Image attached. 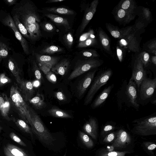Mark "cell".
Instances as JSON below:
<instances>
[{
  "label": "cell",
  "mask_w": 156,
  "mask_h": 156,
  "mask_svg": "<svg viewBox=\"0 0 156 156\" xmlns=\"http://www.w3.org/2000/svg\"><path fill=\"white\" fill-rule=\"evenodd\" d=\"M11 13L17 17L27 30L33 24L40 21L35 5L27 0H22L17 2L12 8Z\"/></svg>",
  "instance_id": "6da1fadb"
},
{
  "label": "cell",
  "mask_w": 156,
  "mask_h": 156,
  "mask_svg": "<svg viewBox=\"0 0 156 156\" xmlns=\"http://www.w3.org/2000/svg\"><path fill=\"white\" fill-rule=\"evenodd\" d=\"M149 51L150 52L156 55V50H149Z\"/></svg>",
  "instance_id": "6125c7cd"
},
{
  "label": "cell",
  "mask_w": 156,
  "mask_h": 156,
  "mask_svg": "<svg viewBox=\"0 0 156 156\" xmlns=\"http://www.w3.org/2000/svg\"><path fill=\"white\" fill-rule=\"evenodd\" d=\"M79 135L82 142L87 147L90 148L93 147V142L87 134L82 132L80 131Z\"/></svg>",
  "instance_id": "e575fe53"
},
{
  "label": "cell",
  "mask_w": 156,
  "mask_h": 156,
  "mask_svg": "<svg viewBox=\"0 0 156 156\" xmlns=\"http://www.w3.org/2000/svg\"><path fill=\"white\" fill-rule=\"evenodd\" d=\"M156 147V145L155 144H152L149 146L147 147L148 150H151L154 149Z\"/></svg>",
  "instance_id": "6f0895ef"
},
{
  "label": "cell",
  "mask_w": 156,
  "mask_h": 156,
  "mask_svg": "<svg viewBox=\"0 0 156 156\" xmlns=\"http://www.w3.org/2000/svg\"><path fill=\"white\" fill-rule=\"evenodd\" d=\"M44 15L55 23L64 26L67 30L70 28L69 22L67 19L50 13L45 14Z\"/></svg>",
  "instance_id": "603a6c76"
},
{
  "label": "cell",
  "mask_w": 156,
  "mask_h": 156,
  "mask_svg": "<svg viewBox=\"0 0 156 156\" xmlns=\"http://www.w3.org/2000/svg\"><path fill=\"white\" fill-rule=\"evenodd\" d=\"M10 99L5 94H0V112L2 116L8 121L11 119L9 116L10 107Z\"/></svg>",
  "instance_id": "2e32d148"
},
{
  "label": "cell",
  "mask_w": 156,
  "mask_h": 156,
  "mask_svg": "<svg viewBox=\"0 0 156 156\" xmlns=\"http://www.w3.org/2000/svg\"><path fill=\"white\" fill-rule=\"evenodd\" d=\"M5 146L9 152L15 156H30L23 150L15 145L8 144Z\"/></svg>",
  "instance_id": "f546056e"
},
{
  "label": "cell",
  "mask_w": 156,
  "mask_h": 156,
  "mask_svg": "<svg viewBox=\"0 0 156 156\" xmlns=\"http://www.w3.org/2000/svg\"><path fill=\"white\" fill-rule=\"evenodd\" d=\"M35 55L39 63H52L56 64L59 59L58 57L41 55L37 53H35Z\"/></svg>",
  "instance_id": "cb8c5ba5"
},
{
  "label": "cell",
  "mask_w": 156,
  "mask_h": 156,
  "mask_svg": "<svg viewBox=\"0 0 156 156\" xmlns=\"http://www.w3.org/2000/svg\"><path fill=\"white\" fill-rule=\"evenodd\" d=\"M4 1L7 5L10 6L16 5L17 0H5Z\"/></svg>",
  "instance_id": "db71d44e"
},
{
  "label": "cell",
  "mask_w": 156,
  "mask_h": 156,
  "mask_svg": "<svg viewBox=\"0 0 156 156\" xmlns=\"http://www.w3.org/2000/svg\"><path fill=\"white\" fill-rule=\"evenodd\" d=\"M47 79L52 83H56L57 79L55 74L51 71H50L46 75Z\"/></svg>",
  "instance_id": "bcb514c9"
},
{
  "label": "cell",
  "mask_w": 156,
  "mask_h": 156,
  "mask_svg": "<svg viewBox=\"0 0 156 156\" xmlns=\"http://www.w3.org/2000/svg\"><path fill=\"white\" fill-rule=\"evenodd\" d=\"M0 20L3 24L12 30L16 38L20 42L24 53L27 55H29V51L27 42L18 30L11 15L6 14L0 19Z\"/></svg>",
  "instance_id": "52a82bcc"
},
{
  "label": "cell",
  "mask_w": 156,
  "mask_h": 156,
  "mask_svg": "<svg viewBox=\"0 0 156 156\" xmlns=\"http://www.w3.org/2000/svg\"><path fill=\"white\" fill-rule=\"evenodd\" d=\"M98 3V0H94L86 10L80 28V32H82L93 18L96 12Z\"/></svg>",
  "instance_id": "4fadbf2b"
},
{
  "label": "cell",
  "mask_w": 156,
  "mask_h": 156,
  "mask_svg": "<svg viewBox=\"0 0 156 156\" xmlns=\"http://www.w3.org/2000/svg\"><path fill=\"white\" fill-rule=\"evenodd\" d=\"M29 112L32 122V131L43 144L47 146L52 145L55 139L45 127L38 115L30 106Z\"/></svg>",
  "instance_id": "7a4b0ae2"
},
{
  "label": "cell",
  "mask_w": 156,
  "mask_h": 156,
  "mask_svg": "<svg viewBox=\"0 0 156 156\" xmlns=\"http://www.w3.org/2000/svg\"><path fill=\"white\" fill-rule=\"evenodd\" d=\"M64 0H49L46 2V3L59 2L64 1Z\"/></svg>",
  "instance_id": "680465c9"
},
{
  "label": "cell",
  "mask_w": 156,
  "mask_h": 156,
  "mask_svg": "<svg viewBox=\"0 0 156 156\" xmlns=\"http://www.w3.org/2000/svg\"><path fill=\"white\" fill-rule=\"evenodd\" d=\"M150 50H156V42L155 40L150 43L147 46Z\"/></svg>",
  "instance_id": "f5cc1de1"
},
{
  "label": "cell",
  "mask_w": 156,
  "mask_h": 156,
  "mask_svg": "<svg viewBox=\"0 0 156 156\" xmlns=\"http://www.w3.org/2000/svg\"><path fill=\"white\" fill-rule=\"evenodd\" d=\"M12 120L17 126L21 130L30 134L32 136V131L31 129L24 121L23 119L15 118L13 119Z\"/></svg>",
  "instance_id": "f1b7e54d"
},
{
  "label": "cell",
  "mask_w": 156,
  "mask_h": 156,
  "mask_svg": "<svg viewBox=\"0 0 156 156\" xmlns=\"http://www.w3.org/2000/svg\"><path fill=\"white\" fill-rule=\"evenodd\" d=\"M136 87L135 82L129 80L125 88V95L130 105L137 110L139 108L140 105L137 101Z\"/></svg>",
  "instance_id": "30bf717a"
},
{
  "label": "cell",
  "mask_w": 156,
  "mask_h": 156,
  "mask_svg": "<svg viewBox=\"0 0 156 156\" xmlns=\"http://www.w3.org/2000/svg\"><path fill=\"white\" fill-rule=\"evenodd\" d=\"M28 101L37 109H42L46 106V104L44 101L43 96L39 94L32 98Z\"/></svg>",
  "instance_id": "83f0119b"
},
{
  "label": "cell",
  "mask_w": 156,
  "mask_h": 156,
  "mask_svg": "<svg viewBox=\"0 0 156 156\" xmlns=\"http://www.w3.org/2000/svg\"><path fill=\"white\" fill-rule=\"evenodd\" d=\"M9 136L12 140L19 144L24 147L27 146L26 144L14 133L11 132L9 134Z\"/></svg>",
  "instance_id": "60d3db41"
},
{
  "label": "cell",
  "mask_w": 156,
  "mask_h": 156,
  "mask_svg": "<svg viewBox=\"0 0 156 156\" xmlns=\"http://www.w3.org/2000/svg\"><path fill=\"white\" fill-rule=\"evenodd\" d=\"M3 150L4 154L6 156H15L9 152L5 146L4 147Z\"/></svg>",
  "instance_id": "9f6ffc18"
},
{
  "label": "cell",
  "mask_w": 156,
  "mask_h": 156,
  "mask_svg": "<svg viewBox=\"0 0 156 156\" xmlns=\"http://www.w3.org/2000/svg\"><path fill=\"white\" fill-rule=\"evenodd\" d=\"M133 129L136 133L143 135L155 134L156 131V116L154 115L135 120Z\"/></svg>",
  "instance_id": "277c9868"
},
{
  "label": "cell",
  "mask_w": 156,
  "mask_h": 156,
  "mask_svg": "<svg viewBox=\"0 0 156 156\" xmlns=\"http://www.w3.org/2000/svg\"><path fill=\"white\" fill-rule=\"evenodd\" d=\"M63 156H66V151L65 152V154Z\"/></svg>",
  "instance_id": "e7e4bbea"
},
{
  "label": "cell",
  "mask_w": 156,
  "mask_h": 156,
  "mask_svg": "<svg viewBox=\"0 0 156 156\" xmlns=\"http://www.w3.org/2000/svg\"><path fill=\"white\" fill-rule=\"evenodd\" d=\"M102 64L101 61L93 59L82 61L76 66L68 79H73L91 69L100 66Z\"/></svg>",
  "instance_id": "8992f818"
},
{
  "label": "cell",
  "mask_w": 156,
  "mask_h": 156,
  "mask_svg": "<svg viewBox=\"0 0 156 156\" xmlns=\"http://www.w3.org/2000/svg\"><path fill=\"white\" fill-rule=\"evenodd\" d=\"M46 10L49 12L59 14L69 15L74 14L72 10L63 7H51L47 8Z\"/></svg>",
  "instance_id": "4dcf8cb0"
},
{
  "label": "cell",
  "mask_w": 156,
  "mask_h": 156,
  "mask_svg": "<svg viewBox=\"0 0 156 156\" xmlns=\"http://www.w3.org/2000/svg\"><path fill=\"white\" fill-rule=\"evenodd\" d=\"M97 42V40L94 35L85 40L79 42L77 47L81 48L92 46L94 45Z\"/></svg>",
  "instance_id": "836d02e7"
},
{
  "label": "cell",
  "mask_w": 156,
  "mask_h": 156,
  "mask_svg": "<svg viewBox=\"0 0 156 156\" xmlns=\"http://www.w3.org/2000/svg\"><path fill=\"white\" fill-rule=\"evenodd\" d=\"M32 64L34 75L37 80L41 82L43 80L41 73L34 60L32 61Z\"/></svg>",
  "instance_id": "8d00e7d4"
},
{
  "label": "cell",
  "mask_w": 156,
  "mask_h": 156,
  "mask_svg": "<svg viewBox=\"0 0 156 156\" xmlns=\"http://www.w3.org/2000/svg\"><path fill=\"white\" fill-rule=\"evenodd\" d=\"M98 125L97 120L90 118L83 126L84 131L94 139L97 137Z\"/></svg>",
  "instance_id": "e0dca14e"
},
{
  "label": "cell",
  "mask_w": 156,
  "mask_h": 156,
  "mask_svg": "<svg viewBox=\"0 0 156 156\" xmlns=\"http://www.w3.org/2000/svg\"><path fill=\"white\" fill-rule=\"evenodd\" d=\"M94 35V32L92 29L81 35L79 38V42L83 41Z\"/></svg>",
  "instance_id": "f6af8a7d"
},
{
  "label": "cell",
  "mask_w": 156,
  "mask_h": 156,
  "mask_svg": "<svg viewBox=\"0 0 156 156\" xmlns=\"http://www.w3.org/2000/svg\"><path fill=\"white\" fill-rule=\"evenodd\" d=\"M152 102V104L156 105V100L155 99H154V100L152 101V102Z\"/></svg>",
  "instance_id": "be15d7a7"
},
{
  "label": "cell",
  "mask_w": 156,
  "mask_h": 156,
  "mask_svg": "<svg viewBox=\"0 0 156 156\" xmlns=\"http://www.w3.org/2000/svg\"><path fill=\"white\" fill-rule=\"evenodd\" d=\"M11 82L10 79L7 76L5 73L0 74V87L4 86Z\"/></svg>",
  "instance_id": "ee69618b"
},
{
  "label": "cell",
  "mask_w": 156,
  "mask_h": 156,
  "mask_svg": "<svg viewBox=\"0 0 156 156\" xmlns=\"http://www.w3.org/2000/svg\"><path fill=\"white\" fill-rule=\"evenodd\" d=\"M151 60L153 64L155 65H156V56H153L152 57Z\"/></svg>",
  "instance_id": "94428289"
},
{
  "label": "cell",
  "mask_w": 156,
  "mask_h": 156,
  "mask_svg": "<svg viewBox=\"0 0 156 156\" xmlns=\"http://www.w3.org/2000/svg\"><path fill=\"white\" fill-rule=\"evenodd\" d=\"M116 53L117 57L120 62H122L123 59V53L122 50L118 46L116 47Z\"/></svg>",
  "instance_id": "f907efd6"
},
{
  "label": "cell",
  "mask_w": 156,
  "mask_h": 156,
  "mask_svg": "<svg viewBox=\"0 0 156 156\" xmlns=\"http://www.w3.org/2000/svg\"><path fill=\"white\" fill-rule=\"evenodd\" d=\"M55 65L52 63H39V66L41 70L46 75Z\"/></svg>",
  "instance_id": "74e56055"
},
{
  "label": "cell",
  "mask_w": 156,
  "mask_h": 156,
  "mask_svg": "<svg viewBox=\"0 0 156 156\" xmlns=\"http://www.w3.org/2000/svg\"><path fill=\"white\" fill-rule=\"evenodd\" d=\"M127 152L111 151L101 154L98 156H125Z\"/></svg>",
  "instance_id": "ab89813d"
},
{
  "label": "cell",
  "mask_w": 156,
  "mask_h": 156,
  "mask_svg": "<svg viewBox=\"0 0 156 156\" xmlns=\"http://www.w3.org/2000/svg\"><path fill=\"white\" fill-rule=\"evenodd\" d=\"M12 18L14 23L23 36L29 40H31L30 35L27 30L23 25L17 17L15 15L11 14Z\"/></svg>",
  "instance_id": "d4e9b609"
},
{
  "label": "cell",
  "mask_w": 156,
  "mask_h": 156,
  "mask_svg": "<svg viewBox=\"0 0 156 156\" xmlns=\"http://www.w3.org/2000/svg\"><path fill=\"white\" fill-rule=\"evenodd\" d=\"M9 47L5 42L0 41V63L8 56Z\"/></svg>",
  "instance_id": "d6a6232c"
},
{
  "label": "cell",
  "mask_w": 156,
  "mask_h": 156,
  "mask_svg": "<svg viewBox=\"0 0 156 156\" xmlns=\"http://www.w3.org/2000/svg\"><path fill=\"white\" fill-rule=\"evenodd\" d=\"M98 35L102 46L106 50L109 51L111 50L109 39L106 33L101 28L99 29Z\"/></svg>",
  "instance_id": "484cf974"
},
{
  "label": "cell",
  "mask_w": 156,
  "mask_h": 156,
  "mask_svg": "<svg viewBox=\"0 0 156 156\" xmlns=\"http://www.w3.org/2000/svg\"><path fill=\"white\" fill-rule=\"evenodd\" d=\"M112 74V71L108 69L96 76L85 98L84 105H87L91 103L96 94L101 87L106 84Z\"/></svg>",
  "instance_id": "5b68a950"
},
{
  "label": "cell",
  "mask_w": 156,
  "mask_h": 156,
  "mask_svg": "<svg viewBox=\"0 0 156 156\" xmlns=\"http://www.w3.org/2000/svg\"><path fill=\"white\" fill-rule=\"evenodd\" d=\"M40 82L38 80H36L33 83L34 87H38L40 85Z\"/></svg>",
  "instance_id": "91938a15"
},
{
  "label": "cell",
  "mask_w": 156,
  "mask_h": 156,
  "mask_svg": "<svg viewBox=\"0 0 156 156\" xmlns=\"http://www.w3.org/2000/svg\"><path fill=\"white\" fill-rule=\"evenodd\" d=\"M114 126L111 125H107L105 126L103 129L104 131L106 132L110 131L113 129Z\"/></svg>",
  "instance_id": "11a10c76"
},
{
  "label": "cell",
  "mask_w": 156,
  "mask_h": 156,
  "mask_svg": "<svg viewBox=\"0 0 156 156\" xmlns=\"http://www.w3.org/2000/svg\"><path fill=\"white\" fill-rule=\"evenodd\" d=\"M63 49L61 47L55 46L51 45L47 47L41 51L42 53L48 54H53L57 52H62Z\"/></svg>",
  "instance_id": "d590c367"
},
{
  "label": "cell",
  "mask_w": 156,
  "mask_h": 156,
  "mask_svg": "<svg viewBox=\"0 0 156 156\" xmlns=\"http://www.w3.org/2000/svg\"><path fill=\"white\" fill-rule=\"evenodd\" d=\"M114 87V84L106 87L98 95L92 103L91 107L93 109L99 107L105 101Z\"/></svg>",
  "instance_id": "d6986e66"
},
{
  "label": "cell",
  "mask_w": 156,
  "mask_h": 156,
  "mask_svg": "<svg viewBox=\"0 0 156 156\" xmlns=\"http://www.w3.org/2000/svg\"><path fill=\"white\" fill-rule=\"evenodd\" d=\"M144 65L138 56L135 60L132 76L130 80L134 81L139 91L140 86L142 81L146 77Z\"/></svg>",
  "instance_id": "9c48e42d"
},
{
  "label": "cell",
  "mask_w": 156,
  "mask_h": 156,
  "mask_svg": "<svg viewBox=\"0 0 156 156\" xmlns=\"http://www.w3.org/2000/svg\"><path fill=\"white\" fill-rule=\"evenodd\" d=\"M106 27L113 37L121 39L131 33L132 27H129L125 30H120L109 23H106Z\"/></svg>",
  "instance_id": "ac0fdd59"
},
{
  "label": "cell",
  "mask_w": 156,
  "mask_h": 156,
  "mask_svg": "<svg viewBox=\"0 0 156 156\" xmlns=\"http://www.w3.org/2000/svg\"><path fill=\"white\" fill-rule=\"evenodd\" d=\"M84 56L89 58H94L99 56L98 53L95 50H89L84 51L82 52Z\"/></svg>",
  "instance_id": "7bdbcfd3"
},
{
  "label": "cell",
  "mask_w": 156,
  "mask_h": 156,
  "mask_svg": "<svg viewBox=\"0 0 156 156\" xmlns=\"http://www.w3.org/2000/svg\"><path fill=\"white\" fill-rule=\"evenodd\" d=\"M131 139L127 133L122 129L119 130L117 134V138L112 146L116 148H122L129 144Z\"/></svg>",
  "instance_id": "9a60e30c"
},
{
  "label": "cell",
  "mask_w": 156,
  "mask_h": 156,
  "mask_svg": "<svg viewBox=\"0 0 156 156\" xmlns=\"http://www.w3.org/2000/svg\"><path fill=\"white\" fill-rule=\"evenodd\" d=\"M65 42L69 48H70L73 42V38L72 34L69 32L66 34L64 37Z\"/></svg>",
  "instance_id": "b9f144b4"
},
{
  "label": "cell",
  "mask_w": 156,
  "mask_h": 156,
  "mask_svg": "<svg viewBox=\"0 0 156 156\" xmlns=\"http://www.w3.org/2000/svg\"><path fill=\"white\" fill-rule=\"evenodd\" d=\"M69 64L70 62L68 60L64 59L53 66L51 69V71L56 74L64 75L68 69Z\"/></svg>",
  "instance_id": "44dd1931"
},
{
  "label": "cell",
  "mask_w": 156,
  "mask_h": 156,
  "mask_svg": "<svg viewBox=\"0 0 156 156\" xmlns=\"http://www.w3.org/2000/svg\"><path fill=\"white\" fill-rule=\"evenodd\" d=\"M116 17L119 21L127 23L133 19L135 16L133 14L120 8L117 11Z\"/></svg>",
  "instance_id": "7402d4cb"
},
{
  "label": "cell",
  "mask_w": 156,
  "mask_h": 156,
  "mask_svg": "<svg viewBox=\"0 0 156 156\" xmlns=\"http://www.w3.org/2000/svg\"><path fill=\"white\" fill-rule=\"evenodd\" d=\"M156 87V78L150 79L146 77L142 81L139 89L141 100H145L153 95Z\"/></svg>",
  "instance_id": "ba28073f"
},
{
  "label": "cell",
  "mask_w": 156,
  "mask_h": 156,
  "mask_svg": "<svg viewBox=\"0 0 156 156\" xmlns=\"http://www.w3.org/2000/svg\"><path fill=\"white\" fill-rule=\"evenodd\" d=\"M17 85L25 101H28L32 98L34 91L33 83L30 81L22 79Z\"/></svg>",
  "instance_id": "8fae6325"
},
{
  "label": "cell",
  "mask_w": 156,
  "mask_h": 156,
  "mask_svg": "<svg viewBox=\"0 0 156 156\" xmlns=\"http://www.w3.org/2000/svg\"><path fill=\"white\" fill-rule=\"evenodd\" d=\"M96 70L90 72L79 81L77 87V93L79 97L85 93L93 80Z\"/></svg>",
  "instance_id": "7c38bea8"
},
{
  "label": "cell",
  "mask_w": 156,
  "mask_h": 156,
  "mask_svg": "<svg viewBox=\"0 0 156 156\" xmlns=\"http://www.w3.org/2000/svg\"><path fill=\"white\" fill-rule=\"evenodd\" d=\"M120 8L132 13L133 14L135 9L134 3L132 0H126L121 4Z\"/></svg>",
  "instance_id": "1f68e13d"
},
{
  "label": "cell",
  "mask_w": 156,
  "mask_h": 156,
  "mask_svg": "<svg viewBox=\"0 0 156 156\" xmlns=\"http://www.w3.org/2000/svg\"><path fill=\"white\" fill-rule=\"evenodd\" d=\"M143 65L146 66L149 61L150 55L148 53L143 51L141 52L138 56Z\"/></svg>",
  "instance_id": "f35d334b"
},
{
  "label": "cell",
  "mask_w": 156,
  "mask_h": 156,
  "mask_svg": "<svg viewBox=\"0 0 156 156\" xmlns=\"http://www.w3.org/2000/svg\"><path fill=\"white\" fill-rule=\"evenodd\" d=\"M115 138V135L113 133L109 134L105 139V141L111 142Z\"/></svg>",
  "instance_id": "816d5d0a"
},
{
  "label": "cell",
  "mask_w": 156,
  "mask_h": 156,
  "mask_svg": "<svg viewBox=\"0 0 156 156\" xmlns=\"http://www.w3.org/2000/svg\"><path fill=\"white\" fill-rule=\"evenodd\" d=\"M119 42L121 46L127 48L132 51L138 52L139 50L138 42L136 37L132 33L121 39Z\"/></svg>",
  "instance_id": "5bb4252c"
},
{
  "label": "cell",
  "mask_w": 156,
  "mask_h": 156,
  "mask_svg": "<svg viewBox=\"0 0 156 156\" xmlns=\"http://www.w3.org/2000/svg\"><path fill=\"white\" fill-rule=\"evenodd\" d=\"M2 128L1 126H0V132L1 131V130H2Z\"/></svg>",
  "instance_id": "03108f58"
},
{
  "label": "cell",
  "mask_w": 156,
  "mask_h": 156,
  "mask_svg": "<svg viewBox=\"0 0 156 156\" xmlns=\"http://www.w3.org/2000/svg\"><path fill=\"white\" fill-rule=\"evenodd\" d=\"M43 28L45 31L51 32L54 30L55 27L51 23H46L43 25Z\"/></svg>",
  "instance_id": "7dc6e473"
},
{
  "label": "cell",
  "mask_w": 156,
  "mask_h": 156,
  "mask_svg": "<svg viewBox=\"0 0 156 156\" xmlns=\"http://www.w3.org/2000/svg\"><path fill=\"white\" fill-rule=\"evenodd\" d=\"M48 113L51 115L61 118H71L72 116L66 112L55 107L49 109Z\"/></svg>",
  "instance_id": "4316f807"
},
{
  "label": "cell",
  "mask_w": 156,
  "mask_h": 156,
  "mask_svg": "<svg viewBox=\"0 0 156 156\" xmlns=\"http://www.w3.org/2000/svg\"><path fill=\"white\" fill-rule=\"evenodd\" d=\"M8 66L9 69L15 77L17 83H20L22 80L20 76L21 69L17 62L12 56L10 57L8 60Z\"/></svg>",
  "instance_id": "ffe728a7"
},
{
  "label": "cell",
  "mask_w": 156,
  "mask_h": 156,
  "mask_svg": "<svg viewBox=\"0 0 156 156\" xmlns=\"http://www.w3.org/2000/svg\"><path fill=\"white\" fill-rule=\"evenodd\" d=\"M143 14L144 18L147 20H149L151 18V13L149 10L147 8H143Z\"/></svg>",
  "instance_id": "681fc988"
},
{
  "label": "cell",
  "mask_w": 156,
  "mask_h": 156,
  "mask_svg": "<svg viewBox=\"0 0 156 156\" xmlns=\"http://www.w3.org/2000/svg\"><path fill=\"white\" fill-rule=\"evenodd\" d=\"M55 97L58 100L61 101H64L66 100V96L62 92L58 91L55 92Z\"/></svg>",
  "instance_id": "c3c4849f"
},
{
  "label": "cell",
  "mask_w": 156,
  "mask_h": 156,
  "mask_svg": "<svg viewBox=\"0 0 156 156\" xmlns=\"http://www.w3.org/2000/svg\"><path fill=\"white\" fill-rule=\"evenodd\" d=\"M10 97L18 114L22 119L30 126L31 120L29 112V106L26 103L19 89L17 84L15 83L11 87Z\"/></svg>",
  "instance_id": "3957f363"
}]
</instances>
